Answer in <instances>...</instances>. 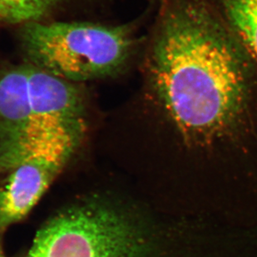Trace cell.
<instances>
[{
    "mask_svg": "<svg viewBox=\"0 0 257 257\" xmlns=\"http://www.w3.org/2000/svg\"><path fill=\"white\" fill-rule=\"evenodd\" d=\"M0 257H5V253L3 250L2 244H1V240H0Z\"/></svg>",
    "mask_w": 257,
    "mask_h": 257,
    "instance_id": "8",
    "label": "cell"
},
{
    "mask_svg": "<svg viewBox=\"0 0 257 257\" xmlns=\"http://www.w3.org/2000/svg\"><path fill=\"white\" fill-rule=\"evenodd\" d=\"M83 125V97L73 83L29 63L0 71V143Z\"/></svg>",
    "mask_w": 257,
    "mask_h": 257,
    "instance_id": "4",
    "label": "cell"
},
{
    "mask_svg": "<svg viewBox=\"0 0 257 257\" xmlns=\"http://www.w3.org/2000/svg\"><path fill=\"white\" fill-rule=\"evenodd\" d=\"M58 0H0V24L25 25L40 21Z\"/></svg>",
    "mask_w": 257,
    "mask_h": 257,
    "instance_id": "7",
    "label": "cell"
},
{
    "mask_svg": "<svg viewBox=\"0 0 257 257\" xmlns=\"http://www.w3.org/2000/svg\"><path fill=\"white\" fill-rule=\"evenodd\" d=\"M144 111L172 165L257 166V69L209 0H157Z\"/></svg>",
    "mask_w": 257,
    "mask_h": 257,
    "instance_id": "1",
    "label": "cell"
},
{
    "mask_svg": "<svg viewBox=\"0 0 257 257\" xmlns=\"http://www.w3.org/2000/svg\"><path fill=\"white\" fill-rule=\"evenodd\" d=\"M147 219L102 199L67 209L42 227L26 257H170Z\"/></svg>",
    "mask_w": 257,
    "mask_h": 257,
    "instance_id": "2",
    "label": "cell"
},
{
    "mask_svg": "<svg viewBox=\"0 0 257 257\" xmlns=\"http://www.w3.org/2000/svg\"><path fill=\"white\" fill-rule=\"evenodd\" d=\"M257 69V0H209Z\"/></svg>",
    "mask_w": 257,
    "mask_h": 257,
    "instance_id": "6",
    "label": "cell"
},
{
    "mask_svg": "<svg viewBox=\"0 0 257 257\" xmlns=\"http://www.w3.org/2000/svg\"><path fill=\"white\" fill-rule=\"evenodd\" d=\"M20 40L27 63L73 83L118 73L135 47L128 26L87 22L28 23Z\"/></svg>",
    "mask_w": 257,
    "mask_h": 257,
    "instance_id": "3",
    "label": "cell"
},
{
    "mask_svg": "<svg viewBox=\"0 0 257 257\" xmlns=\"http://www.w3.org/2000/svg\"><path fill=\"white\" fill-rule=\"evenodd\" d=\"M85 126L53 132L10 171L0 186V232L21 221L49 188L80 144Z\"/></svg>",
    "mask_w": 257,
    "mask_h": 257,
    "instance_id": "5",
    "label": "cell"
}]
</instances>
